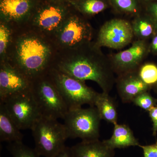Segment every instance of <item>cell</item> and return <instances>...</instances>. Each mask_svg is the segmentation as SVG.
Instances as JSON below:
<instances>
[{
  "label": "cell",
  "mask_w": 157,
  "mask_h": 157,
  "mask_svg": "<svg viewBox=\"0 0 157 157\" xmlns=\"http://www.w3.org/2000/svg\"><path fill=\"white\" fill-rule=\"evenodd\" d=\"M73 50L74 53L60 62L56 69L81 81L95 82L103 92L109 94L116 78L108 56L95 42H90Z\"/></svg>",
  "instance_id": "cell-1"
},
{
  "label": "cell",
  "mask_w": 157,
  "mask_h": 157,
  "mask_svg": "<svg viewBox=\"0 0 157 157\" xmlns=\"http://www.w3.org/2000/svg\"><path fill=\"white\" fill-rule=\"evenodd\" d=\"M50 55L49 46L42 39L33 36L23 37L16 46L15 67L33 80L44 75Z\"/></svg>",
  "instance_id": "cell-2"
},
{
  "label": "cell",
  "mask_w": 157,
  "mask_h": 157,
  "mask_svg": "<svg viewBox=\"0 0 157 157\" xmlns=\"http://www.w3.org/2000/svg\"><path fill=\"white\" fill-rule=\"evenodd\" d=\"M35 150L39 156L53 157L65 146L68 137L63 124L58 120L42 116L31 128Z\"/></svg>",
  "instance_id": "cell-3"
},
{
  "label": "cell",
  "mask_w": 157,
  "mask_h": 157,
  "mask_svg": "<svg viewBox=\"0 0 157 157\" xmlns=\"http://www.w3.org/2000/svg\"><path fill=\"white\" fill-rule=\"evenodd\" d=\"M49 76L63 99L68 110L81 108L84 104L95 106L99 93L87 86L85 82L73 78L56 69Z\"/></svg>",
  "instance_id": "cell-4"
},
{
  "label": "cell",
  "mask_w": 157,
  "mask_h": 157,
  "mask_svg": "<svg viewBox=\"0 0 157 157\" xmlns=\"http://www.w3.org/2000/svg\"><path fill=\"white\" fill-rule=\"evenodd\" d=\"M44 75L32 80L31 92L41 115L58 120L64 118L68 109L50 76Z\"/></svg>",
  "instance_id": "cell-5"
},
{
  "label": "cell",
  "mask_w": 157,
  "mask_h": 157,
  "mask_svg": "<svg viewBox=\"0 0 157 157\" xmlns=\"http://www.w3.org/2000/svg\"><path fill=\"white\" fill-rule=\"evenodd\" d=\"M63 120L68 138L84 141L99 139L102 119L95 106L68 110Z\"/></svg>",
  "instance_id": "cell-6"
},
{
  "label": "cell",
  "mask_w": 157,
  "mask_h": 157,
  "mask_svg": "<svg viewBox=\"0 0 157 157\" xmlns=\"http://www.w3.org/2000/svg\"><path fill=\"white\" fill-rule=\"evenodd\" d=\"M4 104L9 115L21 130L31 129L42 116L31 90L0 101Z\"/></svg>",
  "instance_id": "cell-7"
},
{
  "label": "cell",
  "mask_w": 157,
  "mask_h": 157,
  "mask_svg": "<svg viewBox=\"0 0 157 157\" xmlns=\"http://www.w3.org/2000/svg\"><path fill=\"white\" fill-rule=\"evenodd\" d=\"M134 38L131 22L121 18H113L101 26L95 43L100 48L120 49L132 43Z\"/></svg>",
  "instance_id": "cell-8"
},
{
  "label": "cell",
  "mask_w": 157,
  "mask_h": 157,
  "mask_svg": "<svg viewBox=\"0 0 157 157\" xmlns=\"http://www.w3.org/2000/svg\"><path fill=\"white\" fill-rule=\"evenodd\" d=\"M56 33L61 44L75 49L91 42L93 31L87 21L73 15L67 17Z\"/></svg>",
  "instance_id": "cell-9"
},
{
  "label": "cell",
  "mask_w": 157,
  "mask_h": 157,
  "mask_svg": "<svg viewBox=\"0 0 157 157\" xmlns=\"http://www.w3.org/2000/svg\"><path fill=\"white\" fill-rule=\"evenodd\" d=\"M149 52L148 41L136 39L128 49L108 57L114 73L119 75L138 70Z\"/></svg>",
  "instance_id": "cell-10"
},
{
  "label": "cell",
  "mask_w": 157,
  "mask_h": 157,
  "mask_svg": "<svg viewBox=\"0 0 157 157\" xmlns=\"http://www.w3.org/2000/svg\"><path fill=\"white\" fill-rule=\"evenodd\" d=\"M32 80L18 69L7 63L0 68V101L31 90Z\"/></svg>",
  "instance_id": "cell-11"
},
{
  "label": "cell",
  "mask_w": 157,
  "mask_h": 157,
  "mask_svg": "<svg viewBox=\"0 0 157 157\" xmlns=\"http://www.w3.org/2000/svg\"><path fill=\"white\" fill-rule=\"evenodd\" d=\"M138 69L118 75L116 78L118 94L124 103L132 102L138 95L150 89L140 78Z\"/></svg>",
  "instance_id": "cell-12"
},
{
  "label": "cell",
  "mask_w": 157,
  "mask_h": 157,
  "mask_svg": "<svg viewBox=\"0 0 157 157\" xmlns=\"http://www.w3.org/2000/svg\"><path fill=\"white\" fill-rule=\"evenodd\" d=\"M66 16L67 11L64 7L57 4H49L37 12L34 23L42 31L56 33L67 18Z\"/></svg>",
  "instance_id": "cell-13"
},
{
  "label": "cell",
  "mask_w": 157,
  "mask_h": 157,
  "mask_svg": "<svg viewBox=\"0 0 157 157\" xmlns=\"http://www.w3.org/2000/svg\"><path fill=\"white\" fill-rule=\"evenodd\" d=\"M74 157H114V150L104 141L98 140H82L71 147Z\"/></svg>",
  "instance_id": "cell-14"
},
{
  "label": "cell",
  "mask_w": 157,
  "mask_h": 157,
  "mask_svg": "<svg viewBox=\"0 0 157 157\" xmlns=\"http://www.w3.org/2000/svg\"><path fill=\"white\" fill-rule=\"evenodd\" d=\"M32 8L31 0H1V15L8 21H19L28 16Z\"/></svg>",
  "instance_id": "cell-15"
},
{
  "label": "cell",
  "mask_w": 157,
  "mask_h": 157,
  "mask_svg": "<svg viewBox=\"0 0 157 157\" xmlns=\"http://www.w3.org/2000/svg\"><path fill=\"white\" fill-rule=\"evenodd\" d=\"M113 133L109 139L104 140L109 148H124L132 146H139V141L135 137L130 127L126 124L114 125Z\"/></svg>",
  "instance_id": "cell-16"
},
{
  "label": "cell",
  "mask_w": 157,
  "mask_h": 157,
  "mask_svg": "<svg viewBox=\"0 0 157 157\" xmlns=\"http://www.w3.org/2000/svg\"><path fill=\"white\" fill-rule=\"evenodd\" d=\"M23 135L9 115L4 104L0 102V140L9 143L22 142Z\"/></svg>",
  "instance_id": "cell-17"
},
{
  "label": "cell",
  "mask_w": 157,
  "mask_h": 157,
  "mask_svg": "<svg viewBox=\"0 0 157 157\" xmlns=\"http://www.w3.org/2000/svg\"><path fill=\"white\" fill-rule=\"evenodd\" d=\"M95 107L98 109L101 119L113 125L117 124L116 104L109 94L104 92L99 93L96 98Z\"/></svg>",
  "instance_id": "cell-18"
},
{
  "label": "cell",
  "mask_w": 157,
  "mask_h": 157,
  "mask_svg": "<svg viewBox=\"0 0 157 157\" xmlns=\"http://www.w3.org/2000/svg\"><path fill=\"white\" fill-rule=\"evenodd\" d=\"M134 37L136 39L148 41L157 33L155 26L147 14H137L131 22Z\"/></svg>",
  "instance_id": "cell-19"
},
{
  "label": "cell",
  "mask_w": 157,
  "mask_h": 157,
  "mask_svg": "<svg viewBox=\"0 0 157 157\" xmlns=\"http://www.w3.org/2000/svg\"><path fill=\"white\" fill-rule=\"evenodd\" d=\"M108 7L107 0H79L76 4L78 11L87 16H93L104 11Z\"/></svg>",
  "instance_id": "cell-20"
},
{
  "label": "cell",
  "mask_w": 157,
  "mask_h": 157,
  "mask_svg": "<svg viewBox=\"0 0 157 157\" xmlns=\"http://www.w3.org/2000/svg\"><path fill=\"white\" fill-rule=\"evenodd\" d=\"M140 78L150 87L157 83V66L152 63L142 64L138 69Z\"/></svg>",
  "instance_id": "cell-21"
},
{
  "label": "cell",
  "mask_w": 157,
  "mask_h": 157,
  "mask_svg": "<svg viewBox=\"0 0 157 157\" xmlns=\"http://www.w3.org/2000/svg\"><path fill=\"white\" fill-rule=\"evenodd\" d=\"M7 148L12 157H39L35 149L26 146L22 142L9 143Z\"/></svg>",
  "instance_id": "cell-22"
},
{
  "label": "cell",
  "mask_w": 157,
  "mask_h": 157,
  "mask_svg": "<svg viewBox=\"0 0 157 157\" xmlns=\"http://www.w3.org/2000/svg\"><path fill=\"white\" fill-rule=\"evenodd\" d=\"M113 6L118 11L127 14H135L138 13L137 0H110Z\"/></svg>",
  "instance_id": "cell-23"
},
{
  "label": "cell",
  "mask_w": 157,
  "mask_h": 157,
  "mask_svg": "<svg viewBox=\"0 0 157 157\" xmlns=\"http://www.w3.org/2000/svg\"><path fill=\"white\" fill-rule=\"evenodd\" d=\"M132 102L136 106L147 112L157 105V99L153 97L148 91L138 95L134 98Z\"/></svg>",
  "instance_id": "cell-24"
},
{
  "label": "cell",
  "mask_w": 157,
  "mask_h": 157,
  "mask_svg": "<svg viewBox=\"0 0 157 157\" xmlns=\"http://www.w3.org/2000/svg\"><path fill=\"white\" fill-rule=\"evenodd\" d=\"M11 31L6 24L0 25V54L3 57L5 55L10 42Z\"/></svg>",
  "instance_id": "cell-25"
},
{
  "label": "cell",
  "mask_w": 157,
  "mask_h": 157,
  "mask_svg": "<svg viewBox=\"0 0 157 157\" xmlns=\"http://www.w3.org/2000/svg\"><path fill=\"white\" fill-rule=\"evenodd\" d=\"M143 151L144 157H157V141L154 144L146 145H139Z\"/></svg>",
  "instance_id": "cell-26"
},
{
  "label": "cell",
  "mask_w": 157,
  "mask_h": 157,
  "mask_svg": "<svg viewBox=\"0 0 157 157\" xmlns=\"http://www.w3.org/2000/svg\"><path fill=\"white\" fill-rule=\"evenodd\" d=\"M147 14L150 17L154 23L157 33V2L149 4L147 10Z\"/></svg>",
  "instance_id": "cell-27"
},
{
  "label": "cell",
  "mask_w": 157,
  "mask_h": 157,
  "mask_svg": "<svg viewBox=\"0 0 157 157\" xmlns=\"http://www.w3.org/2000/svg\"><path fill=\"white\" fill-rule=\"evenodd\" d=\"M148 112L153 123L152 135L155 136L157 134V105L152 107Z\"/></svg>",
  "instance_id": "cell-28"
},
{
  "label": "cell",
  "mask_w": 157,
  "mask_h": 157,
  "mask_svg": "<svg viewBox=\"0 0 157 157\" xmlns=\"http://www.w3.org/2000/svg\"><path fill=\"white\" fill-rule=\"evenodd\" d=\"M53 157H74L71 147L65 146Z\"/></svg>",
  "instance_id": "cell-29"
},
{
  "label": "cell",
  "mask_w": 157,
  "mask_h": 157,
  "mask_svg": "<svg viewBox=\"0 0 157 157\" xmlns=\"http://www.w3.org/2000/svg\"><path fill=\"white\" fill-rule=\"evenodd\" d=\"M150 52L157 56V33L152 37L149 43Z\"/></svg>",
  "instance_id": "cell-30"
},
{
  "label": "cell",
  "mask_w": 157,
  "mask_h": 157,
  "mask_svg": "<svg viewBox=\"0 0 157 157\" xmlns=\"http://www.w3.org/2000/svg\"><path fill=\"white\" fill-rule=\"evenodd\" d=\"M143 1H144V2H147V1H150V0H143Z\"/></svg>",
  "instance_id": "cell-31"
},
{
  "label": "cell",
  "mask_w": 157,
  "mask_h": 157,
  "mask_svg": "<svg viewBox=\"0 0 157 157\" xmlns=\"http://www.w3.org/2000/svg\"><path fill=\"white\" fill-rule=\"evenodd\" d=\"M155 87H156V90L157 91V83L156 85H155Z\"/></svg>",
  "instance_id": "cell-32"
}]
</instances>
